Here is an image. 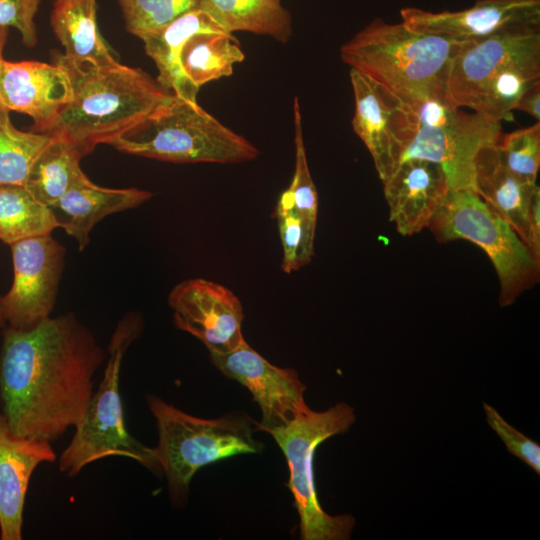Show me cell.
<instances>
[{
	"mask_svg": "<svg viewBox=\"0 0 540 540\" xmlns=\"http://www.w3.org/2000/svg\"><path fill=\"white\" fill-rule=\"evenodd\" d=\"M106 352L72 313L29 329L3 328L0 407L20 436L53 442L76 427Z\"/></svg>",
	"mask_w": 540,
	"mask_h": 540,
	"instance_id": "6da1fadb",
	"label": "cell"
},
{
	"mask_svg": "<svg viewBox=\"0 0 540 540\" xmlns=\"http://www.w3.org/2000/svg\"><path fill=\"white\" fill-rule=\"evenodd\" d=\"M54 62L68 73L72 97L46 134L69 142L83 157L143 125L174 95L141 69L119 62L79 65L62 54Z\"/></svg>",
	"mask_w": 540,
	"mask_h": 540,
	"instance_id": "7a4b0ae2",
	"label": "cell"
},
{
	"mask_svg": "<svg viewBox=\"0 0 540 540\" xmlns=\"http://www.w3.org/2000/svg\"><path fill=\"white\" fill-rule=\"evenodd\" d=\"M461 42L375 18L342 45L340 55L407 104L448 97V65Z\"/></svg>",
	"mask_w": 540,
	"mask_h": 540,
	"instance_id": "3957f363",
	"label": "cell"
},
{
	"mask_svg": "<svg viewBox=\"0 0 540 540\" xmlns=\"http://www.w3.org/2000/svg\"><path fill=\"white\" fill-rule=\"evenodd\" d=\"M147 404L158 430L154 451L175 505L185 503L192 477L201 467L262 450L246 416L231 414L202 419L153 395L147 396Z\"/></svg>",
	"mask_w": 540,
	"mask_h": 540,
	"instance_id": "277c9868",
	"label": "cell"
},
{
	"mask_svg": "<svg viewBox=\"0 0 540 540\" xmlns=\"http://www.w3.org/2000/svg\"><path fill=\"white\" fill-rule=\"evenodd\" d=\"M141 331L142 320L137 314H127L118 322L107 348L100 385L59 457L58 468L68 477L78 475L94 461L111 456L126 457L161 472L154 448L145 446L127 431L119 389L123 357Z\"/></svg>",
	"mask_w": 540,
	"mask_h": 540,
	"instance_id": "5b68a950",
	"label": "cell"
},
{
	"mask_svg": "<svg viewBox=\"0 0 540 540\" xmlns=\"http://www.w3.org/2000/svg\"><path fill=\"white\" fill-rule=\"evenodd\" d=\"M117 150L174 163H240L259 150L205 111L176 94L143 125L111 143Z\"/></svg>",
	"mask_w": 540,
	"mask_h": 540,
	"instance_id": "8992f818",
	"label": "cell"
},
{
	"mask_svg": "<svg viewBox=\"0 0 540 540\" xmlns=\"http://www.w3.org/2000/svg\"><path fill=\"white\" fill-rule=\"evenodd\" d=\"M427 228L438 242L464 239L485 251L499 278L501 306L513 304L539 282L540 261L515 230L472 190H450Z\"/></svg>",
	"mask_w": 540,
	"mask_h": 540,
	"instance_id": "52a82bcc",
	"label": "cell"
},
{
	"mask_svg": "<svg viewBox=\"0 0 540 540\" xmlns=\"http://www.w3.org/2000/svg\"><path fill=\"white\" fill-rule=\"evenodd\" d=\"M411 140L403 160L419 158L439 164L451 190H472L475 158L498 142L501 124L477 113H467L448 97L403 103Z\"/></svg>",
	"mask_w": 540,
	"mask_h": 540,
	"instance_id": "ba28073f",
	"label": "cell"
},
{
	"mask_svg": "<svg viewBox=\"0 0 540 540\" xmlns=\"http://www.w3.org/2000/svg\"><path fill=\"white\" fill-rule=\"evenodd\" d=\"M353 407L344 402L322 412L311 410L287 426L268 432L287 460L290 477L287 486L300 517L303 540H347L355 525L350 514L332 516L318 500L313 471L316 448L326 439L345 433L355 422Z\"/></svg>",
	"mask_w": 540,
	"mask_h": 540,
	"instance_id": "9c48e42d",
	"label": "cell"
},
{
	"mask_svg": "<svg viewBox=\"0 0 540 540\" xmlns=\"http://www.w3.org/2000/svg\"><path fill=\"white\" fill-rule=\"evenodd\" d=\"M14 278L0 296V328L29 329L51 316L64 268L65 249L52 234L9 245Z\"/></svg>",
	"mask_w": 540,
	"mask_h": 540,
	"instance_id": "30bf717a",
	"label": "cell"
},
{
	"mask_svg": "<svg viewBox=\"0 0 540 540\" xmlns=\"http://www.w3.org/2000/svg\"><path fill=\"white\" fill-rule=\"evenodd\" d=\"M540 62V26L461 42L449 61L446 90L457 107L473 108L483 89L513 66Z\"/></svg>",
	"mask_w": 540,
	"mask_h": 540,
	"instance_id": "8fae6325",
	"label": "cell"
},
{
	"mask_svg": "<svg viewBox=\"0 0 540 540\" xmlns=\"http://www.w3.org/2000/svg\"><path fill=\"white\" fill-rule=\"evenodd\" d=\"M213 364L228 378L246 387L261 410L260 430L270 432L307 415L306 386L292 368H280L243 342L226 353H210Z\"/></svg>",
	"mask_w": 540,
	"mask_h": 540,
	"instance_id": "7c38bea8",
	"label": "cell"
},
{
	"mask_svg": "<svg viewBox=\"0 0 540 540\" xmlns=\"http://www.w3.org/2000/svg\"><path fill=\"white\" fill-rule=\"evenodd\" d=\"M168 304L176 327L199 339L209 353H226L245 342L241 301L221 284L203 278L184 280L171 290Z\"/></svg>",
	"mask_w": 540,
	"mask_h": 540,
	"instance_id": "4fadbf2b",
	"label": "cell"
},
{
	"mask_svg": "<svg viewBox=\"0 0 540 540\" xmlns=\"http://www.w3.org/2000/svg\"><path fill=\"white\" fill-rule=\"evenodd\" d=\"M350 80L355 100L352 127L383 182L400 164L411 140L407 112L402 101L361 72L351 69Z\"/></svg>",
	"mask_w": 540,
	"mask_h": 540,
	"instance_id": "5bb4252c",
	"label": "cell"
},
{
	"mask_svg": "<svg viewBox=\"0 0 540 540\" xmlns=\"http://www.w3.org/2000/svg\"><path fill=\"white\" fill-rule=\"evenodd\" d=\"M409 28L457 41H475L502 32L540 26V0H477L459 11L400 10Z\"/></svg>",
	"mask_w": 540,
	"mask_h": 540,
	"instance_id": "9a60e30c",
	"label": "cell"
},
{
	"mask_svg": "<svg viewBox=\"0 0 540 540\" xmlns=\"http://www.w3.org/2000/svg\"><path fill=\"white\" fill-rule=\"evenodd\" d=\"M72 97L71 81L59 64L4 60L0 98L5 109L26 114L35 132L46 133Z\"/></svg>",
	"mask_w": 540,
	"mask_h": 540,
	"instance_id": "2e32d148",
	"label": "cell"
},
{
	"mask_svg": "<svg viewBox=\"0 0 540 540\" xmlns=\"http://www.w3.org/2000/svg\"><path fill=\"white\" fill-rule=\"evenodd\" d=\"M382 183L390 221L403 236L427 228L451 190L442 167L419 158L401 161Z\"/></svg>",
	"mask_w": 540,
	"mask_h": 540,
	"instance_id": "e0dca14e",
	"label": "cell"
},
{
	"mask_svg": "<svg viewBox=\"0 0 540 540\" xmlns=\"http://www.w3.org/2000/svg\"><path fill=\"white\" fill-rule=\"evenodd\" d=\"M55 460L51 442L15 434L0 412V539H22L31 476L40 464Z\"/></svg>",
	"mask_w": 540,
	"mask_h": 540,
	"instance_id": "ac0fdd59",
	"label": "cell"
},
{
	"mask_svg": "<svg viewBox=\"0 0 540 540\" xmlns=\"http://www.w3.org/2000/svg\"><path fill=\"white\" fill-rule=\"evenodd\" d=\"M152 197V193L139 188H105L89 178L73 186L51 209L59 227L84 250L90 241V232L104 217L135 208Z\"/></svg>",
	"mask_w": 540,
	"mask_h": 540,
	"instance_id": "d6986e66",
	"label": "cell"
},
{
	"mask_svg": "<svg viewBox=\"0 0 540 540\" xmlns=\"http://www.w3.org/2000/svg\"><path fill=\"white\" fill-rule=\"evenodd\" d=\"M96 0H55L50 23L64 47L63 58L74 64L96 66L118 62L97 24Z\"/></svg>",
	"mask_w": 540,
	"mask_h": 540,
	"instance_id": "ffe728a7",
	"label": "cell"
},
{
	"mask_svg": "<svg viewBox=\"0 0 540 540\" xmlns=\"http://www.w3.org/2000/svg\"><path fill=\"white\" fill-rule=\"evenodd\" d=\"M213 30L223 29L205 11L196 7L141 39L146 54L157 67L156 81L160 86L182 98L197 101L198 92L185 78L179 56L189 37L198 32Z\"/></svg>",
	"mask_w": 540,
	"mask_h": 540,
	"instance_id": "44dd1931",
	"label": "cell"
},
{
	"mask_svg": "<svg viewBox=\"0 0 540 540\" xmlns=\"http://www.w3.org/2000/svg\"><path fill=\"white\" fill-rule=\"evenodd\" d=\"M496 144L482 148L475 158V192L525 243L527 209L537 184L514 176L502 163Z\"/></svg>",
	"mask_w": 540,
	"mask_h": 540,
	"instance_id": "7402d4cb",
	"label": "cell"
},
{
	"mask_svg": "<svg viewBox=\"0 0 540 540\" xmlns=\"http://www.w3.org/2000/svg\"><path fill=\"white\" fill-rule=\"evenodd\" d=\"M205 11L225 32L246 31L287 42L292 33L289 11L274 0H199Z\"/></svg>",
	"mask_w": 540,
	"mask_h": 540,
	"instance_id": "603a6c76",
	"label": "cell"
},
{
	"mask_svg": "<svg viewBox=\"0 0 540 540\" xmlns=\"http://www.w3.org/2000/svg\"><path fill=\"white\" fill-rule=\"evenodd\" d=\"M239 41L224 30L202 31L189 37L180 52L182 72L197 92L204 84L233 73L244 60Z\"/></svg>",
	"mask_w": 540,
	"mask_h": 540,
	"instance_id": "cb8c5ba5",
	"label": "cell"
},
{
	"mask_svg": "<svg viewBox=\"0 0 540 540\" xmlns=\"http://www.w3.org/2000/svg\"><path fill=\"white\" fill-rule=\"evenodd\" d=\"M82 157L72 144L53 137L34 161L24 187L52 208L73 186L88 178L80 167Z\"/></svg>",
	"mask_w": 540,
	"mask_h": 540,
	"instance_id": "d4e9b609",
	"label": "cell"
},
{
	"mask_svg": "<svg viewBox=\"0 0 540 540\" xmlns=\"http://www.w3.org/2000/svg\"><path fill=\"white\" fill-rule=\"evenodd\" d=\"M59 227L53 210L25 187L0 185V241L19 240L52 232Z\"/></svg>",
	"mask_w": 540,
	"mask_h": 540,
	"instance_id": "484cf974",
	"label": "cell"
},
{
	"mask_svg": "<svg viewBox=\"0 0 540 540\" xmlns=\"http://www.w3.org/2000/svg\"><path fill=\"white\" fill-rule=\"evenodd\" d=\"M52 136L17 129L0 109V185L25 186L32 165Z\"/></svg>",
	"mask_w": 540,
	"mask_h": 540,
	"instance_id": "4316f807",
	"label": "cell"
},
{
	"mask_svg": "<svg viewBox=\"0 0 540 540\" xmlns=\"http://www.w3.org/2000/svg\"><path fill=\"white\" fill-rule=\"evenodd\" d=\"M294 144L295 170L290 186L286 189L295 211L298 213L304 231L303 262L307 265L314 255V238L318 214V193L307 163L302 131V116L298 99L295 98Z\"/></svg>",
	"mask_w": 540,
	"mask_h": 540,
	"instance_id": "83f0119b",
	"label": "cell"
},
{
	"mask_svg": "<svg viewBox=\"0 0 540 540\" xmlns=\"http://www.w3.org/2000/svg\"><path fill=\"white\" fill-rule=\"evenodd\" d=\"M497 151L504 166L522 182L534 185L540 167V123L501 134Z\"/></svg>",
	"mask_w": 540,
	"mask_h": 540,
	"instance_id": "f1b7e54d",
	"label": "cell"
},
{
	"mask_svg": "<svg viewBox=\"0 0 540 540\" xmlns=\"http://www.w3.org/2000/svg\"><path fill=\"white\" fill-rule=\"evenodd\" d=\"M125 28L142 39L183 13L198 7L199 0H116Z\"/></svg>",
	"mask_w": 540,
	"mask_h": 540,
	"instance_id": "f546056e",
	"label": "cell"
},
{
	"mask_svg": "<svg viewBox=\"0 0 540 540\" xmlns=\"http://www.w3.org/2000/svg\"><path fill=\"white\" fill-rule=\"evenodd\" d=\"M274 216L277 220L283 250L281 268L283 272L289 274L305 265L303 262V225L287 190L280 195Z\"/></svg>",
	"mask_w": 540,
	"mask_h": 540,
	"instance_id": "4dcf8cb0",
	"label": "cell"
},
{
	"mask_svg": "<svg viewBox=\"0 0 540 540\" xmlns=\"http://www.w3.org/2000/svg\"><path fill=\"white\" fill-rule=\"evenodd\" d=\"M483 408L488 425L496 432L507 450L540 474V445L505 421L498 411L486 402Z\"/></svg>",
	"mask_w": 540,
	"mask_h": 540,
	"instance_id": "1f68e13d",
	"label": "cell"
},
{
	"mask_svg": "<svg viewBox=\"0 0 540 540\" xmlns=\"http://www.w3.org/2000/svg\"><path fill=\"white\" fill-rule=\"evenodd\" d=\"M40 0H0V26L13 27L27 47L37 43L35 17Z\"/></svg>",
	"mask_w": 540,
	"mask_h": 540,
	"instance_id": "d6a6232c",
	"label": "cell"
},
{
	"mask_svg": "<svg viewBox=\"0 0 540 540\" xmlns=\"http://www.w3.org/2000/svg\"><path fill=\"white\" fill-rule=\"evenodd\" d=\"M525 245L532 255L540 261V189L538 185L533 190L526 215Z\"/></svg>",
	"mask_w": 540,
	"mask_h": 540,
	"instance_id": "836d02e7",
	"label": "cell"
},
{
	"mask_svg": "<svg viewBox=\"0 0 540 540\" xmlns=\"http://www.w3.org/2000/svg\"><path fill=\"white\" fill-rule=\"evenodd\" d=\"M515 110H521L539 121L540 119V81L532 82L522 93Z\"/></svg>",
	"mask_w": 540,
	"mask_h": 540,
	"instance_id": "e575fe53",
	"label": "cell"
},
{
	"mask_svg": "<svg viewBox=\"0 0 540 540\" xmlns=\"http://www.w3.org/2000/svg\"><path fill=\"white\" fill-rule=\"evenodd\" d=\"M8 32H9L8 27L0 26V78H1V73H2L3 63L5 60L3 58V51H4L6 41H7ZM1 108H4V107L2 105L1 98H0V109Z\"/></svg>",
	"mask_w": 540,
	"mask_h": 540,
	"instance_id": "d590c367",
	"label": "cell"
},
{
	"mask_svg": "<svg viewBox=\"0 0 540 540\" xmlns=\"http://www.w3.org/2000/svg\"><path fill=\"white\" fill-rule=\"evenodd\" d=\"M274 1H278V2H280L281 0H274Z\"/></svg>",
	"mask_w": 540,
	"mask_h": 540,
	"instance_id": "8d00e7d4",
	"label": "cell"
}]
</instances>
